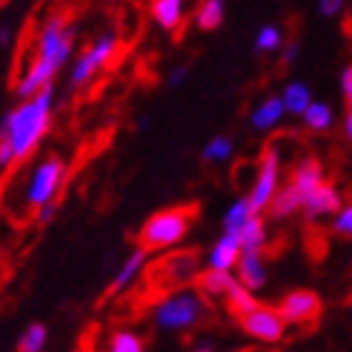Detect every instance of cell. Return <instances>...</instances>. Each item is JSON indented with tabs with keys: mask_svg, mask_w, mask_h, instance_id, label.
<instances>
[{
	"mask_svg": "<svg viewBox=\"0 0 352 352\" xmlns=\"http://www.w3.org/2000/svg\"><path fill=\"white\" fill-rule=\"evenodd\" d=\"M51 83L41 88L33 101H25L15 111H10L0 124V136L13 148L15 164L25 162L38 148L48 129H51Z\"/></svg>",
	"mask_w": 352,
	"mask_h": 352,
	"instance_id": "cell-1",
	"label": "cell"
},
{
	"mask_svg": "<svg viewBox=\"0 0 352 352\" xmlns=\"http://www.w3.org/2000/svg\"><path fill=\"white\" fill-rule=\"evenodd\" d=\"M209 317V302L199 289H171L151 307V324L164 335L191 332Z\"/></svg>",
	"mask_w": 352,
	"mask_h": 352,
	"instance_id": "cell-2",
	"label": "cell"
},
{
	"mask_svg": "<svg viewBox=\"0 0 352 352\" xmlns=\"http://www.w3.org/2000/svg\"><path fill=\"white\" fill-rule=\"evenodd\" d=\"M197 219V206H169L162 212L151 214L144 227L139 229V247L146 252H166L174 250L186 239L191 224Z\"/></svg>",
	"mask_w": 352,
	"mask_h": 352,
	"instance_id": "cell-3",
	"label": "cell"
},
{
	"mask_svg": "<svg viewBox=\"0 0 352 352\" xmlns=\"http://www.w3.org/2000/svg\"><path fill=\"white\" fill-rule=\"evenodd\" d=\"M324 182V169L322 162L317 156H305L294 164V169L289 171L285 184H279L277 194L272 197L267 212L272 219H289L297 212H302V201L309 191L315 189L317 184Z\"/></svg>",
	"mask_w": 352,
	"mask_h": 352,
	"instance_id": "cell-4",
	"label": "cell"
},
{
	"mask_svg": "<svg viewBox=\"0 0 352 352\" xmlns=\"http://www.w3.org/2000/svg\"><path fill=\"white\" fill-rule=\"evenodd\" d=\"M68 166L58 154H48L43 162L36 164V169L28 174L25 189H23V204L28 212H38L43 204L56 201L66 184Z\"/></svg>",
	"mask_w": 352,
	"mask_h": 352,
	"instance_id": "cell-5",
	"label": "cell"
},
{
	"mask_svg": "<svg viewBox=\"0 0 352 352\" xmlns=\"http://www.w3.org/2000/svg\"><path fill=\"white\" fill-rule=\"evenodd\" d=\"M279 184H282V154H279V141L272 139L267 141V146L262 148L257 162V174L252 182V189L247 194L252 209L257 214L267 212L272 197L277 194Z\"/></svg>",
	"mask_w": 352,
	"mask_h": 352,
	"instance_id": "cell-6",
	"label": "cell"
},
{
	"mask_svg": "<svg viewBox=\"0 0 352 352\" xmlns=\"http://www.w3.org/2000/svg\"><path fill=\"white\" fill-rule=\"evenodd\" d=\"M239 324L247 332V338H252L259 345H279L289 330V324L279 315V309L270 307V305H257L252 312L239 317Z\"/></svg>",
	"mask_w": 352,
	"mask_h": 352,
	"instance_id": "cell-7",
	"label": "cell"
},
{
	"mask_svg": "<svg viewBox=\"0 0 352 352\" xmlns=\"http://www.w3.org/2000/svg\"><path fill=\"white\" fill-rule=\"evenodd\" d=\"M156 277H164L156 282L159 289L164 292H171V289H179V287H186L189 282H197L199 272H201V264L194 252H176L164 257L162 262L156 264Z\"/></svg>",
	"mask_w": 352,
	"mask_h": 352,
	"instance_id": "cell-8",
	"label": "cell"
},
{
	"mask_svg": "<svg viewBox=\"0 0 352 352\" xmlns=\"http://www.w3.org/2000/svg\"><path fill=\"white\" fill-rule=\"evenodd\" d=\"M277 309L287 324H312L322 312V297L315 289H292L279 300Z\"/></svg>",
	"mask_w": 352,
	"mask_h": 352,
	"instance_id": "cell-9",
	"label": "cell"
},
{
	"mask_svg": "<svg viewBox=\"0 0 352 352\" xmlns=\"http://www.w3.org/2000/svg\"><path fill=\"white\" fill-rule=\"evenodd\" d=\"M342 206V194L332 182H320L315 189L309 191L305 201H302V212L307 221H320L324 217H332Z\"/></svg>",
	"mask_w": 352,
	"mask_h": 352,
	"instance_id": "cell-10",
	"label": "cell"
},
{
	"mask_svg": "<svg viewBox=\"0 0 352 352\" xmlns=\"http://www.w3.org/2000/svg\"><path fill=\"white\" fill-rule=\"evenodd\" d=\"M236 282L250 287L252 292H259L270 282V270L264 262V252H242L236 259Z\"/></svg>",
	"mask_w": 352,
	"mask_h": 352,
	"instance_id": "cell-11",
	"label": "cell"
},
{
	"mask_svg": "<svg viewBox=\"0 0 352 352\" xmlns=\"http://www.w3.org/2000/svg\"><path fill=\"white\" fill-rule=\"evenodd\" d=\"M146 264H148V252L144 250V247L133 250L131 254L121 262V267H118L113 279H111L109 294H121V292H126L129 287L136 285L139 277L144 274V270H146Z\"/></svg>",
	"mask_w": 352,
	"mask_h": 352,
	"instance_id": "cell-12",
	"label": "cell"
},
{
	"mask_svg": "<svg viewBox=\"0 0 352 352\" xmlns=\"http://www.w3.org/2000/svg\"><path fill=\"white\" fill-rule=\"evenodd\" d=\"M242 254V244H239V236L236 234H224L212 244V250L206 254V267H212V270H229L234 272L236 267V259Z\"/></svg>",
	"mask_w": 352,
	"mask_h": 352,
	"instance_id": "cell-13",
	"label": "cell"
},
{
	"mask_svg": "<svg viewBox=\"0 0 352 352\" xmlns=\"http://www.w3.org/2000/svg\"><path fill=\"white\" fill-rule=\"evenodd\" d=\"M234 282H236L234 272H229V270H212V267H206L204 272H199L197 289L204 294L206 300H224Z\"/></svg>",
	"mask_w": 352,
	"mask_h": 352,
	"instance_id": "cell-14",
	"label": "cell"
},
{
	"mask_svg": "<svg viewBox=\"0 0 352 352\" xmlns=\"http://www.w3.org/2000/svg\"><path fill=\"white\" fill-rule=\"evenodd\" d=\"M236 236H239L242 252H264L270 242V232H267V221L262 219V214H252L244 221V227L236 232Z\"/></svg>",
	"mask_w": 352,
	"mask_h": 352,
	"instance_id": "cell-15",
	"label": "cell"
},
{
	"mask_svg": "<svg viewBox=\"0 0 352 352\" xmlns=\"http://www.w3.org/2000/svg\"><path fill=\"white\" fill-rule=\"evenodd\" d=\"M224 305H227L229 312L239 320V317L247 315V312H252V309L259 305L257 292H252L250 287H244V285H239V282H234V285H232V289L227 292V297H224Z\"/></svg>",
	"mask_w": 352,
	"mask_h": 352,
	"instance_id": "cell-16",
	"label": "cell"
},
{
	"mask_svg": "<svg viewBox=\"0 0 352 352\" xmlns=\"http://www.w3.org/2000/svg\"><path fill=\"white\" fill-rule=\"evenodd\" d=\"M182 3L184 0H151V13L164 30L182 28Z\"/></svg>",
	"mask_w": 352,
	"mask_h": 352,
	"instance_id": "cell-17",
	"label": "cell"
},
{
	"mask_svg": "<svg viewBox=\"0 0 352 352\" xmlns=\"http://www.w3.org/2000/svg\"><path fill=\"white\" fill-rule=\"evenodd\" d=\"M282 113H285V103H282V98L272 96V98H267V101L254 111L252 124H254V129H259V131H270V129H274V126L282 121Z\"/></svg>",
	"mask_w": 352,
	"mask_h": 352,
	"instance_id": "cell-18",
	"label": "cell"
},
{
	"mask_svg": "<svg viewBox=\"0 0 352 352\" xmlns=\"http://www.w3.org/2000/svg\"><path fill=\"white\" fill-rule=\"evenodd\" d=\"M106 352H146V342L136 330H116L109 338Z\"/></svg>",
	"mask_w": 352,
	"mask_h": 352,
	"instance_id": "cell-19",
	"label": "cell"
},
{
	"mask_svg": "<svg viewBox=\"0 0 352 352\" xmlns=\"http://www.w3.org/2000/svg\"><path fill=\"white\" fill-rule=\"evenodd\" d=\"M252 214H257L254 209H252L250 199L242 197L236 199L234 204L229 206L227 212H224V219H221V227H224V232H229V234H236L239 229L244 227V221L250 219Z\"/></svg>",
	"mask_w": 352,
	"mask_h": 352,
	"instance_id": "cell-20",
	"label": "cell"
},
{
	"mask_svg": "<svg viewBox=\"0 0 352 352\" xmlns=\"http://www.w3.org/2000/svg\"><path fill=\"white\" fill-rule=\"evenodd\" d=\"M48 345V327L43 322H30L18 338V352H43Z\"/></svg>",
	"mask_w": 352,
	"mask_h": 352,
	"instance_id": "cell-21",
	"label": "cell"
},
{
	"mask_svg": "<svg viewBox=\"0 0 352 352\" xmlns=\"http://www.w3.org/2000/svg\"><path fill=\"white\" fill-rule=\"evenodd\" d=\"M302 118H305V126L315 133L330 131L332 126V111L327 103H309L307 109L302 111Z\"/></svg>",
	"mask_w": 352,
	"mask_h": 352,
	"instance_id": "cell-22",
	"label": "cell"
},
{
	"mask_svg": "<svg viewBox=\"0 0 352 352\" xmlns=\"http://www.w3.org/2000/svg\"><path fill=\"white\" fill-rule=\"evenodd\" d=\"M221 21H224V0H204L197 13L199 30L219 28Z\"/></svg>",
	"mask_w": 352,
	"mask_h": 352,
	"instance_id": "cell-23",
	"label": "cell"
},
{
	"mask_svg": "<svg viewBox=\"0 0 352 352\" xmlns=\"http://www.w3.org/2000/svg\"><path fill=\"white\" fill-rule=\"evenodd\" d=\"M232 151H234V144H232L229 136H214L204 146V151H201V159L206 164H221L232 156Z\"/></svg>",
	"mask_w": 352,
	"mask_h": 352,
	"instance_id": "cell-24",
	"label": "cell"
},
{
	"mask_svg": "<svg viewBox=\"0 0 352 352\" xmlns=\"http://www.w3.org/2000/svg\"><path fill=\"white\" fill-rule=\"evenodd\" d=\"M285 111H289V113H294V116H302V111L307 109L309 103V91L305 83H292V86H287L285 91Z\"/></svg>",
	"mask_w": 352,
	"mask_h": 352,
	"instance_id": "cell-25",
	"label": "cell"
},
{
	"mask_svg": "<svg viewBox=\"0 0 352 352\" xmlns=\"http://www.w3.org/2000/svg\"><path fill=\"white\" fill-rule=\"evenodd\" d=\"M330 229L332 234L342 236V239H352V201L350 204H342L338 212L332 214Z\"/></svg>",
	"mask_w": 352,
	"mask_h": 352,
	"instance_id": "cell-26",
	"label": "cell"
},
{
	"mask_svg": "<svg viewBox=\"0 0 352 352\" xmlns=\"http://www.w3.org/2000/svg\"><path fill=\"white\" fill-rule=\"evenodd\" d=\"M279 45H282V33L277 28H262V33L257 36V51H279Z\"/></svg>",
	"mask_w": 352,
	"mask_h": 352,
	"instance_id": "cell-27",
	"label": "cell"
},
{
	"mask_svg": "<svg viewBox=\"0 0 352 352\" xmlns=\"http://www.w3.org/2000/svg\"><path fill=\"white\" fill-rule=\"evenodd\" d=\"M56 212H58V204H56V201H48V204H43L36 212V221L38 224H48V221L56 217Z\"/></svg>",
	"mask_w": 352,
	"mask_h": 352,
	"instance_id": "cell-28",
	"label": "cell"
},
{
	"mask_svg": "<svg viewBox=\"0 0 352 352\" xmlns=\"http://www.w3.org/2000/svg\"><path fill=\"white\" fill-rule=\"evenodd\" d=\"M342 96H345V106L347 111L352 109V66L345 68V74H342Z\"/></svg>",
	"mask_w": 352,
	"mask_h": 352,
	"instance_id": "cell-29",
	"label": "cell"
},
{
	"mask_svg": "<svg viewBox=\"0 0 352 352\" xmlns=\"http://www.w3.org/2000/svg\"><path fill=\"white\" fill-rule=\"evenodd\" d=\"M320 10H322V15H338L340 10H342V0H320Z\"/></svg>",
	"mask_w": 352,
	"mask_h": 352,
	"instance_id": "cell-30",
	"label": "cell"
},
{
	"mask_svg": "<svg viewBox=\"0 0 352 352\" xmlns=\"http://www.w3.org/2000/svg\"><path fill=\"white\" fill-rule=\"evenodd\" d=\"M342 131H345V139L352 144V109L347 111V116H345V124H342Z\"/></svg>",
	"mask_w": 352,
	"mask_h": 352,
	"instance_id": "cell-31",
	"label": "cell"
},
{
	"mask_svg": "<svg viewBox=\"0 0 352 352\" xmlns=\"http://www.w3.org/2000/svg\"><path fill=\"white\" fill-rule=\"evenodd\" d=\"M184 76H186V68H179V71H176L174 76H171V83H174V86H176V83H182Z\"/></svg>",
	"mask_w": 352,
	"mask_h": 352,
	"instance_id": "cell-32",
	"label": "cell"
},
{
	"mask_svg": "<svg viewBox=\"0 0 352 352\" xmlns=\"http://www.w3.org/2000/svg\"><path fill=\"white\" fill-rule=\"evenodd\" d=\"M189 352H214V350H209V347H194V350H189Z\"/></svg>",
	"mask_w": 352,
	"mask_h": 352,
	"instance_id": "cell-33",
	"label": "cell"
},
{
	"mask_svg": "<svg viewBox=\"0 0 352 352\" xmlns=\"http://www.w3.org/2000/svg\"><path fill=\"white\" fill-rule=\"evenodd\" d=\"M239 352H272V350H267V347H264V350H239Z\"/></svg>",
	"mask_w": 352,
	"mask_h": 352,
	"instance_id": "cell-34",
	"label": "cell"
},
{
	"mask_svg": "<svg viewBox=\"0 0 352 352\" xmlns=\"http://www.w3.org/2000/svg\"><path fill=\"white\" fill-rule=\"evenodd\" d=\"M6 3H8V0H0V6H6Z\"/></svg>",
	"mask_w": 352,
	"mask_h": 352,
	"instance_id": "cell-35",
	"label": "cell"
}]
</instances>
